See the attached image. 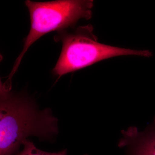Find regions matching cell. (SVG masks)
Masks as SVG:
<instances>
[{
  "mask_svg": "<svg viewBox=\"0 0 155 155\" xmlns=\"http://www.w3.org/2000/svg\"><path fill=\"white\" fill-rule=\"evenodd\" d=\"M0 155H14L30 136L51 140L58 133V119L49 109L39 110L32 100L1 83Z\"/></svg>",
  "mask_w": 155,
  "mask_h": 155,
  "instance_id": "cell-1",
  "label": "cell"
},
{
  "mask_svg": "<svg viewBox=\"0 0 155 155\" xmlns=\"http://www.w3.org/2000/svg\"><path fill=\"white\" fill-rule=\"evenodd\" d=\"M30 14L31 26L24 40L22 52L16 60L9 77L12 78L17 71L23 56L35 42L50 32L64 31L74 26L81 19H89L92 16L93 1L58 0L25 2Z\"/></svg>",
  "mask_w": 155,
  "mask_h": 155,
  "instance_id": "cell-2",
  "label": "cell"
},
{
  "mask_svg": "<svg viewBox=\"0 0 155 155\" xmlns=\"http://www.w3.org/2000/svg\"><path fill=\"white\" fill-rule=\"evenodd\" d=\"M91 26L77 28L74 32L64 31L57 37L56 40L62 42V51L53 69L58 79L67 73L75 72L97 62L116 56H151L148 51H137L110 46L98 42L93 33Z\"/></svg>",
  "mask_w": 155,
  "mask_h": 155,
  "instance_id": "cell-3",
  "label": "cell"
},
{
  "mask_svg": "<svg viewBox=\"0 0 155 155\" xmlns=\"http://www.w3.org/2000/svg\"><path fill=\"white\" fill-rule=\"evenodd\" d=\"M122 134L119 146L127 147V155H155V120L144 131L139 132L131 127Z\"/></svg>",
  "mask_w": 155,
  "mask_h": 155,
  "instance_id": "cell-4",
  "label": "cell"
},
{
  "mask_svg": "<svg viewBox=\"0 0 155 155\" xmlns=\"http://www.w3.org/2000/svg\"><path fill=\"white\" fill-rule=\"evenodd\" d=\"M22 145L24 146L23 150L17 155H67V150L58 153H48L41 150L38 149L32 142L28 140H24Z\"/></svg>",
  "mask_w": 155,
  "mask_h": 155,
  "instance_id": "cell-5",
  "label": "cell"
}]
</instances>
